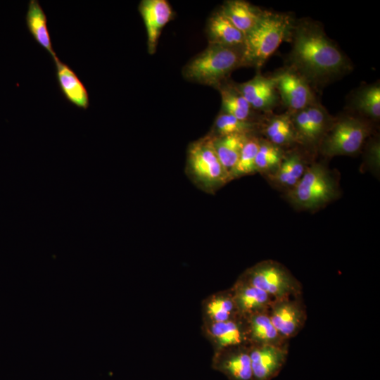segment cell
I'll list each match as a JSON object with an SVG mask.
<instances>
[{
  "instance_id": "cell-9",
  "label": "cell",
  "mask_w": 380,
  "mask_h": 380,
  "mask_svg": "<svg viewBox=\"0 0 380 380\" xmlns=\"http://www.w3.org/2000/svg\"><path fill=\"white\" fill-rule=\"evenodd\" d=\"M201 331L214 353L239 346H249L246 319L239 316L221 322L202 323Z\"/></svg>"
},
{
  "instance_id": "cell-2",
  "label": "cell",
  "mask_w": 380,
  "mask_h": 380,
  "mask_svg": "<svg viewBox=\"0 0 380 380\" xmlns=\"http://www.w3.org/2000/svg\"><path fill=\"white\" fill-rule=\"evenodd\" d=\"M291 22L287 15L264 12L257 25L245 35L242 65L260 66L289 36Z\"/></svg>"
},
{
  "instance_id": "cell-25",
  "label": "cell",
  "mask_w": 380,
  "mask_h": 380,
  "mask_svg": "<svg viewBox=\"0 0 380 380\" xmlns=\"http://www.w3.org/2000/svg\"><path fill=\"white\" fill-rule=\"evenodd\" d=\"M223 113L231 115L239 120L248 121L251 105L235 89L223 88L220 91Z\"/></svg>"
},
{
  "instance_id": "cell-4",
  "label": "cell",
  "mask_w": 380,
  "mask_h": 380,
  "mask_svg": "<svg viewBox=\"0 0 380 380\" xmlns=\"http://www.w3.org/2000/svg\"><path fill=\"white\" fill-rule=\"evenodd\" d=\"M286 195L298 208L314 210L336 198L338 186L327 167L315 163L307 167L303 177Z\"/></svg>"
},
{
  "instance_id": "cell-15",
  "label": "cell",
  "mask_w": 380,
  "mask_h": 380,
  "mask_svg": "<svg viewBox=\"0 0 380 380\" xmlns=\"http://www.w3.org/2000/svg\"><path fill=\"white\" fill-rule=\"evenodd\" d=\"M239 316L230 288L211 293L202 300V323L225 322Z\"/></svg>"
},
{
  "instance_id": "cell-26",
  "label": "cell",
  "mask_w": 380,
  "mask_h": 380,
  "mask_svg": "<svg viewBox=\"0 0 380 380\" xmlns=\"http://www.w3.org/2000/svg\"><path fill=\"white\" fill-rule=\"evenodd\" d=\"M260 142L257 138H248L240 156L230 173V179L257 172L255 160L260 147Z\"/></svg>"
},
{
  "instance_id": "cell-27",
  "label": "cell",
  "mask_w": 380,
  "mask_h": 380,
  "mask_svg": "<svg viewBox=\"0 0 380 380\" xmlns=\"http://www.w3.org/2000/svg\"><path fill=\"white\" fill-rule=\"evenodd\" d=\"M276 77L267 78L258 75L252 80L240 84L236 89L251 105L265 93L276 89Z\"/></svg>"
},
{
  "instance_id": "cell-22",
  "label": "cell",
  "mask_w": 380,
  "mask_h": 380,
  "mask_svg": "<svg viewBox=\"0 0 380 380\" xmlns=\"http://www.w3.org/2000/svg\"><path fill=\"white\" fill-rule=\"evenodd\" d=\"M306 169L301 156L291 153L283 158L278 168L269 174V177L274 184L289 191L298 182Z\"/></svg>"
},
{
  "instance_id": "cell-7",
  "label": "cell",
  "mask_w": 380,
  "mask_h": 380,
  "mask_svg": "<svg viewBox=\"0 0 380 380\" xmlns=\"http://www.w3.org/2000/svg\"><path fill=\"white\" fill-rule=\"evenodd\" d=\"M188 162L194 177L205 186H218L230 179L215 153L213 138H204L192 144Z\"/></svg>"
},
{
  "instance_id": "cell-20",
  "label": "cell",
  "mask_w": 380,
  "mask_h": 380,
  "mask_svg": "<svg viewBox=\"0 0 380 380\" xmlns=\"http://www.w3.org/2000/svg\"><path fill=\"white\" fill-rule=\"evenodd\" d=\"M246 319L251 345H277L289 341L284 339L274 327L268 311L256 313Z\"/></svg>"
},
{
  "instance_id": "cell-24",
  "label": "cell",
  "mask_w": 380,
  "mask_h": 380,
  "mask_svg": "<svg viewBox=\"0 0 380 380\" xmlns=\"http://www.w3.org/2000/svg\"><path fill=\"white\" fill-rule=\"evenodd\" d=\"M283 158L279 146L268 141H260L255 160L256 172L271 174L278 168Z\"/></svg>"
},
{
  "instance_id": "cell-5",
  "label": "cell",
  "mask_w": 380,
  "mask_h": 380,
  "mask_svg": "<svg viewBox=\"0 0 380 380\" xmlns=\"http://www.w3.org/2000/svg\"><path fill=\"white\" fill-rule=\"evenodd\" d=\"M241 276L273 299L302 295L303 292L301 283L289 270L273 260L258 262Z\"/></svg>"
},
{
  "instance_id": "cell-3",
  "label": "cell",
  "mask_w": 380,
  "mask_h": 380,
  "mask_svg": "<svg viewBox=\"0 0 380 380\" xmlns=\"http://www.w3.org/2000/svg\"><path fill=\"white\" fill-rule=\"evenodd\" d=\"M242 57L243 47L209 44L185 65L183 75L194 82L215 85L242 65Z\"/></svg>"
},
{
  "instance_id": "cell-1",
  "label": "cell",
  "mask_w": 380,
  "mask_h": 380,
  "mask_svg": "<svg viewBox=\"0 0 380 380\" xmlns=\"http://www.w3.org/2000/svg\"><path fill=\"white\" fill-rule=\"evenodd\" d=\"M291 60L304 75L314 80L337 75L348 65L344 55L322 30L310 25L296 29Z\"/></svg>"
},
{
  "instance_id": "cell-18",
  "label": "cell",
  "mask_w": 380,
  "mask_h": 380,
  "mask_svg": "<svg viewBox=\"0 0 380 380\" xmlns=\"http://www.w3.org/2000/svg\"><path fill=\"white\" fill-rule=\"evenodd\" d=\"M221 11L245 35L257 25L264 13L242 0L225 2Z\"/></svg>"
},
{
  "instance_id": "cell-30",
  "label": "cell",
  "mask_w": 380,
  "mask_h": 380,
  "mask_svg": "<svg viewBox=\"0 0 380 380\" xmlns=\"http://www.w3.org/2000/svg\"><path fill=\"white\" fill-rule=\"evenodd\" d=\"M355 105L363 113L374 118L380 116V88L371 86L364 89L357 96Z\"/></svg>"
},
{
  "instance_id": "cell-28",
  "label": "cell",
  "mask_w": 380,
  "mask_h": 380,
  "mask_svg": "<svg viewBox=\"0 0 380 380\" xmlns=\"http://www.w3.org/2000/svg\"><path fill=\"white\" fill-rule=\"evenodd\" d=\"M310 130V144H314L327 133L328 115L321 106L311 104L305 108Z\"/></svg>"
},
{
  "instance_id": "cell-16",
  "label": "cell",
  "mask_w": 380,
  "mask_h": 380,
  "mask_svg": "<svg viewBox=\"0 0 380 380\" xmlns=\"http://www.w3.org/2000/svg\"><path fill=\"white\" fill-rule=\"evenodd\" d=\"M53 62L58 87L65 99L78 108L87 109L89 106V94L82 82L67 64L58 58Z\"/></svg>"
},
{
  "instance_id": "cell-23",
  "label": "cell",
  "mask_w": 380,
  "mask_h": 380,
  "mask_svg": "<svg viewBox=\"0 0 380 380\" xmlns=\"http://www.w3.org/2000/svg\"><path fill=\"white\" fill-rule=\"evenodd\" d=\"M268 141L279 146L289 144L297 138L292 120L289 115L276 116L265 129Z\"/></svg>"
},
{
  "instance_id": "cell-6",
  "label": "cell",
  "mask_w": 380,
  "mask_h": 380,
  "mask_svg": "<svg viewBox=\"0 0 380 380\" xmlns=\"http://www.w3.org/2000/svg\"><path fill=\"white\" fill-rule=\"evenodd\" d=\"M369 134V126L362 120L342 119L324 135L322 151L330 157L354 154L361 148Z\"/></svg>"
},
{
  "instance_id": "cell-11",
  "label": "cell",
  "mask_w": 380,
  "mask_h": 380,
  "mask_svg": "<svg viewBox=\"0 0 380 380\" xmlns=\"http://www.w3.org/2000/svg\"><path fill=\"white\" fill-rule=\"evenodd\" d=\"M212 366L229 380H254L249 346H239L214 353Z\"/></svg>"
},
{
  "instance_id": "cell-29",
  "label": "cell",
  "mask_w": 380,
  "mask_h": 380,
  "mask_svg": "<svg viewBox=\"0 0 380 380\" xmlns=\"http://www.w3.org/2000/svg\"><path fill=\"white\" fill-rule=\"evenodd\" d=\"M215 128L218 137L234 134H248L254 128V125L222 113L216 118Z\"/></svg>"
},
{
  "instance_id": "cell-13",
  "label": "cell",
  "mask_w": 380,
  "mask_h": 380,
  "mask_svg": "<svg viewBox=\"0 0 380 380\" xmlns=\"http://www.w3.org/2000/svg\"><path fill=\"white\" fill-rule=\"evenodd\" d=\"M230 289L239 314L244 318L268 311L273 300L266 292L250 284L241 275Z\"/></svg>"
},
{
  "instance_id": "cell-19",
  "label": "cell",
  "mask_w": 380,
  "mask_h": 380,
  "mask_svg": "<svg viewBox=\"0 0 380 380\" xmlns=\"http://www.w3.org/2000/svg\"><path fill=\"white\" fill-rule=\"evenodd\" d=\"M25 23L34 41L51 55L53 61L56 60L58 57L51 44L46 15L37 0L29 1Z\"/></svg>"
},
{
  "instance_id": "cell-21",
  "label": "cell",
  "mask_w": 380,
  "mask_h": 380,
  "mask_svg": "<svg viewBox=\"0 0 380 380\" xmlns=\"http://www.w3.org/2000/svg\"><path fill=\"white\" fill-rule=\"evenodd\" d=\"M247 134H234L213 138V145L217 158L229 175L235 166L242 148L247 141Z\"/></svg>"
},
{
  "instance_id": "cell-12",
  "label": "cell",
  "mask_w": 380,
  "mask_h": 380,
  "mask_svg": "<svg viewBox=\"0 0 380 380\" xmlns=\"http://www.w3.org/2000/svg\"><path fill=\"white\" fill-rule=\"evenodd\" d=\"M138 9L146 30L148 51L153 54L163 28L172 17V8L166 0H142Z\"/></svg>"
},
{
  "instance_id": "cell-8",
  "label": "cell",
  "mask_w": 380,
  "mask_h": 380,
  "mask_svg": "<svg viewBox=\"0 0 380 380\" xmlns=\"http://www.w3.org/2000/svg\"><path fill=\"white\" fill-rule=\"evenodd\" d=\"M268 314L284 339L289 341L296 337L305 327L308 317L303 294L273 299Z\"/></svg>"
},
{
  "instance_id": "cell-14",
  "label": "cell",
  "mask_w": 380,
  "mask_h": 380,
  "mask_svg": "<svg viewBox=\"0 0 380 380\" xmlns=\"http://www.w3.org/2000/svg\"><path fill=\"white\" fill-rule=\"evenodd\" d=\"M276 79V87L288 107L298 111L312 104V94L303 77L292 72H285Z\"/></svg>"
},
{
  "instance_id": "cell-17",
  "label": "cell",
  "mask_w": 380,
  "mask_h": 380,
  "mask_svg": "<svg viewBox=\"0 0 380 380\" xmlns=\"http://www.w3.org/2000/svg\"><path fill=\"white\" fill-rule=\"evenodd\" d=\"M207 33L210 44L228 47H243L245 34L239 30L220 11L208 20Z\"/></svg>"
},
{
  "instance_id": "cell-10",
  "label": "cell",
  "mask_w": 380,
  "mask_h": 380,
  "mask_svg": "<svg viewBox=\"0 0 380 380\" xmlns=\"http://www.w3.org/2000/svg\"><path fill=\"white\" fill-rule=\"evenodd\" d=\"M289 341L277 345H251L249 354L254 380H272L285 365Z\"/></svg>"
}]
</instances>
